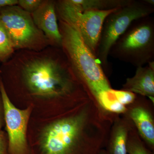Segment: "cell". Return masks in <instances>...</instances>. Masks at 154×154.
Wrapping results in <instances>:
<instances>
[{"instance_id": "cell-9", "label": "cell", "mask_w": 154, "mask_h": 154, "mask_svg": "<svg viewBox=\"0 0 154 154\" xmlns=\"http://www.w3.org/2000/svg\"><path fill=\"white\" fill-rule=\"evenodd\" d=\"M31 14L36 27L43 32L51 45L61 48L62 38L57 22L56 2L43 1L38 8Z\"/></svg>"}, {"instance_id": "cell-4", "label": "cell", "mask_w": 154, "mask_h": 154, "mask_svg": "<svg viewBox=\"0 0 154 154\" xmlns=\"http://www.w3.org/2000/svg\"><path fill=\"white\" fill-rule=\"evenodd\" d=\"M109 56L137 68L154 61V18L148 16L133 22L113 45Z\"/></svg>"}, {"instance_id": "cell-21", "label": "cell", "mask_w": 154, "mask_h": 154, "mask_svg": "<svg viewBox=\"0 0 154 154\" xmlns=\"http://www.w3.org/2000/svg\"><path fill=\"white\" fill-rule=\"evenodd\" d=\"M4 122H5V119H4V107H3L2 96H1L0 97V130L2 127Z\"/></svg>"}, {"instance_id": "cell-8", "label": "cell", "mask_w": 154, "mask_h": 154, "mask_svg": "<svg viewBox=\"0 0 154 154\" xmlns=\"http://www.w3.org/2000/svg\"><path fill=\"white\" fill-rule=\"evenodd\" d=\"M0 94L2 100L4 119L8 137L9 154H30L26 133L32 106L21 110L14 106L0 79Z\"/></svg>"}, {"instance_id": "cell-10", "label": "cell", "mask_w": 154, "mask_h": 154, "mask_svg": "<svg viewBox=\"0 0 154 154\" xmlns=\"http://www.w3.org/2000/svg\"><path fill=\"white\" fill-rule=\"evenodd\" d=\"M122 90L147 96L154 102V61L146 66L137 68L135 75L127 79Z\"/></svg>"}, {"instance_id": "cell-13", "label": "cell", "mask_w": 154, "mask_h": 154, "mask_svg": "<svg viewBox=\"0 0 154 154\" xmlns=\"http://www.w3.org/2000/svg\"><path fill=\"white\" fill-rule=\"evenodd\" d=\"M82 10L110 11L128 5L131 0H71Z\"/></svg>"}, {"instance_id": "cell-17", "label": "cell", "mask_w": 154, "mask_h": 154, "mask_svg": "<svg viewBox=\"0 0 154 154\" xmlns=\"http://www.w3.org/2000/svg\"><path fill=\"white\" fill-rule=\"evenodd\" d=\"M112 91L117 101L125 106L132 104L137 98L136 94L129 91L113 89Z\"/></svg>"}, {"instance_id": "cell-19", "label": "cell", "mask_w": 154, "mask_h": 154, "mask_svg": "<svg viewBox=\"0 0 154 154\" xmlns=\"http://www.w3.org/2000/svg\"><path fill=\"white\" fill-rule=\"evenodd\" d=\"M0 154H9L5 132L0 130Z\"/></svg>"}, {"instance_id": "cell-18", "label": "cell", "mask_w": 154, "mask_h": 154, "mask_svg": "<svg viewBox=\"0 0 154 154\" xmlns=\"http://www.w3.org/2000/svg\"><path fill=\"white\" fill-rule=\"evenodd\" d=\"M42 0H18V5L24 11L32 14L40 6Z\"/></svg>"}, {"instance_id": "cell-5", "label": "cell", "mask_w": 154, "mask_h": 154, "mask_svg": "<svg viewBox=\"0 0 154 154\" xmlns=\"http://www.w3.org/2000/svg\"><path fill=\"white\" fill-rule=\"evenodd\" d=\"M154 12V0H131L127 5L117 9L105 19L96 51L104 72L108 71V58L111 48L132 22L150 16Z\"/></svg>"}, {"instance_id": "cell-3", "label": "cell", "mask_w": 154, "mask_h": 154, "mask_svg": "<svg viewBox=\"0 0 154 154\" xmlns=\"http://www.w3.org/2000/svg\"><path fill=\"white\" fill-rule=\"evenodd\" d=\"M58 25L62 49L75 73L96 99L101 92L111 88L100 62L73 26L59 19Z\"/></svg>"}, {"instance_id": "cell-12", "label": "cell", "mask_w": 154, "mask_h": 154, "mask_svg": "<svg viewBox=\"0 0 154 154\" xmlns=\"http://www.w3.org/2000/svg\"><path fill=\"white\" fill-rule=\"evenodd\" d=\"M129 126L125 122H117L113 128L109 154H127V142L129 134Z\"/></svg>"}, {"instance_id": "cell-22", "label": "cell", "mask_w": 154, "mask_h": 154, "mask_svg": "<svg viewBox=\"0 0 154 154\" xmlns=\"http://www.w3.org/2000/svg\"><path fill=\"white\" fill-rule=\"evenodd\" d=\"M99 154H109L107 153L104 150L101 151H100V153H99Z\"/></svg>"}, {"instance_id": "cell-7", "label": "cell", "mask_w": 154, "mask_h": 154, "mask_svg": "<svg viewBox=\"0 0 154 154\" xmlns=\"http://www.w3.org/2000/svg\"><path fill=\"white\" fill-rule=\"evenodd\" d=\"M116 9L106 11H83L72 2L71 0L56 2L57 19L73 26L96 55L104 21L109 14Z\"/></svg>"}, {"instance_id": "cell-1", "label": "cell", "mask_w": 154, "mask_h": 154, "mask_svg": "<svg viewBox=\"0 0 154 154\" xmlns=\"http://www.w3.org/2000/svg\"><path fill=\"white\" fill-rule=\"evenodd\" d=\"M23 50L9 62L19 70L32 96L48 99L71 97L90 91L72 69L61 48Z\"/></svg>"}, {"instance_id": "cell-2", "label": "cell", "mask_w": 154, "mask_h": 154, "mask_svg": "<svg viewBox=\"0 0 154 154\" xmlns=\"http://www.w3.org/2000/svg\"><path fill=\"white\" fill-rule=\"evenodd\" d=\"M97 104L92 96L77 113L45 127L36 154H99L109 119Z\"/></svg>"}, {"instance_id": "cell-23", "label": "cell", "mask_w": 154, "mask_h": 154, "mask_svg": "<svg viewBox=\"0 0 154 154\" xmlns=\"http://www.w3.org/2000/svg\"><path fill=\"white\" fill-rule=\"evenodd\" d=\"M1 74H2V71H1V70H0V75H1Z\"/></svg>"}, {"instance_id": "cell-14", "label": "cell", "mask_w": 154, "mask_h": 154, "mask_svg": "<svg viewBox=\"0 0 154 154\" xmlns=\"http://www.w3.org/2000/svg\"><path fill=\"white\" fill-rule=\"evenodd\" d=\"M112 89L101 92L96 98V102L102 109L107 112L116 114L125 113L127 110L126 107L117 101Z\"/></svg>"}, {"instance_id": "cell-20", "label": "cell", "mask_w": 154, "mask_h": 154, "mask_svg": "<svg viewBox=\"0 0 154 154\" xmlns=\"http://www.w3.org/2000/svg\"><path fill=\"white\" fill-rule=\"evenodd\" d=\"M18 0H0V10L9 7L18 5Z\"/></svg>"}, {"instance_id": "cell-15", "label": "cell", "mask_w": 154, "mask_h": 154, "mask_svg": "<svg viewBox=\"0 0 154 154\" xmlns=\"http://www.w3.org/2000/svg\"><path fill=\"white\" fill-rule=\"evenodd\" d=\"M15 51L8 33L0 23V62L5 63Z\"/></svg>"}, {"instance_id": "cell-16", "label": "cell", "mask_w": 154, "mask_h": 154, "mask_svg": "<svg viewBox=\"0 0 154 154\" xmlns=\"http://www.w3.org/2000/svg\"><path fill=\"white\" fill-rule=\"evenodd\" d=\"M127 152L129 154H151L141 141L135 136L128 135L127 142Z\"/></svg>"}, {"instance_id": "cell-6", "label": "cell", "mask_w": 154, "mask_h": 154, "mask_svg": "<svg viewBox=\"0 0 154 154\" xmlns=\"http://www.w3.org/2000/svg\"><path fill=\"white\" fill-rule=\"evenodd\" d=\"M0 23L5 29L14 49L40 51L51 45L30 13L18 5L0 10Z\"/></svg>"}, {"instance_id": "cell-11", "label": "cell", "mask_w": 154, "mask_h": 154, "mask_svg": "<svg viewBox=\"0 0 154 154\" xmlns=\"http://www.w3.org/2000/svg\"><path fill=\"white\" fill-rule=\"evenodd\" d=\"M129 116L143 138L154 147V122L150 112L142 106H137L130 109Z\"/></svg>"}]
</instances>
